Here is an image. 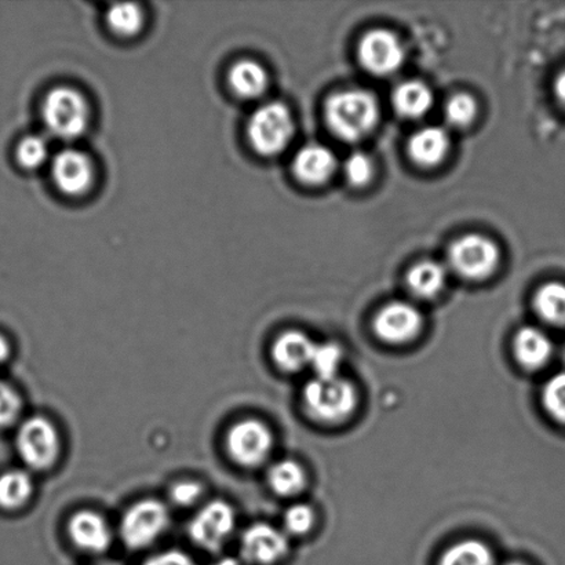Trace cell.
Segmentation results:
<instances>
[{"mask_svg": "<svg viewBox=\"0 0 565 565\" xmlns=\"http://www.w3.org/2000/svg\"><path fill=\"white\" fill-rule=\"evenodd\" d=\"M445 116L448 125L457 127V129H465L472 125L478 116V103L469 94L458 93L448 99Z\"/></svg>", "mask_w": 565, "mask_h": 565, "instance_id": "83f0119b", "label": "cell"}, {"mask_svg": "<svg viewBox=\"0 0 565 565\" xmlns=\"http://www.w3.org/2000/svg\"><path fill=\"white\" fill-rule=\"evenodd\" d=\"M380 119L379 102L370 92L349 88L338 92L326 104V120L332 135L358 142L375 129Z\"/></svg>", "mask_w": 565, "mask_h": 565, "instance_id": "6da1fadb", "label": "cell"}, {"mask_svg": "<svg viewBox=\"0 0 565 565\" xmlns=\"http://www.w3.org/2000/svg\"><path fill=\"white\" fill-rule=\"evenodd\" d=\"M169 525L168 507L162 501L147 498L127 509L120 522V536L129 550L141 551L153 545Z\"/></svg>", "mask_w": 565, "mask_h": 565, "instance_id": "5b68a950", "label": "cell"}, {"mask_svg": "<svg viewBox=\"0 0 565 565\" xmlns=\"http://www.w3.org/2000/svg\"><path fill=\"white\" fill-rule=\"evenodd\" d=\"M439 565H495V558L484 542L467 540L448 547Z\"/></svg>", "mask_w": 565, "mask_h": 565, "instance_id": "d4e9b609", "label": "cell"}, {"mask_svg": "<svg viewBox=\"0 0 565 565\" xmlns=\"http://www.w3.org/2000/svg\"><path fill=\"white\" fill-rule=\"evenodd\" d=\"M513 348L519 363L529 370L545 365L553 351L550 337L535 327H523L519 330L514 337Z\"/></svg>", "mask_w": 565, "mask_h": 565, "instance_id": "ac0fdd59", "label": "cell"}, {"mask_svg": "<svg viewBox=\"0 0 565 565\" xmlns=\"http://www.w3.org/2000/svg\"><path fill=\"white\" fill-rule=\"evenodd\" d=\"M358 54L363 68L375 76L395 74L406 60V50L401 39L386 30L365 33L359 43Z\"/></svg>", "mask_w": 565, "mask_h": 565, "instance_id": "30bf717a", "label": "cell"}, {"mask_svg": "<svg viewBox=\"0 0 565 565\" xmlns=\"http://www.w3.org/2000/svg\"><path fill=\"white\" fill-rule=\"evenodd\" d=\"M33 483L31 476L22 470H10L0 476V508L17 511L31 501Z\"/></svg>", "mask_w": 565, "mask_h": 565, "instance_id": "7402d4cb", "label": "cell"}, {"mask_svg": "<svg viewBox=\"0 0 565 565\" xmlns=\"http://www.w3.org/2000/svg\"><path fill=\"white\" fill-rule=\"evenodd\" d=\"M22 461L33 470H49L57 463L61 436L52 420L32 417L21 425L15 439Z\"/></svg>", "mask_w": 565, "mask_h": 565, "instance_id": "52a82bcc", "label": "cell"}, {"mask_svg": "<svg viewBox=\"0 0 565 565\" xmlns=\"http://www.w3.org/2000/svg\"><path fill=\"white\" fill-rule=\"evenodd\" d=\"M501 253L495 242L483 235L459 237L448 250V263L461 278L483 280L500 267Z\"/></svg>", "mask_w": 565, "mask_h": 565, "instance_id": "ba28073f", "label": "cell"}, {"mask_svg": "<svg viewBox=\"0 0 565 565\" xmlns=\"http://www.w3.org/2000/svg\"><path fill=\"white\" fill-rule=\"evenodd\" d=\"M213 565H245V563L236 561L234 557H223L215 562Z\"/></svg>", "mask_w": 565, "mask_h": 565, "instance_id": "74e56055", "label": "cell"}, {"mask_svg": "<svg viewBox=\"0 0 565 565\" xmlns=\"http://www.w3.org/2000/svg\"><path fill=\"white\" fill-rule=\"evenodd\" d=\"M447 269L437 262H420L408 270V290L420 299H434L445 290Z\"/></svg>", "mask_w": 565, "mask_h": 565, "instance_id": "44dd1931", "label": "cell"}, {"mask_svg": "<svg viewBox=\"0 0 565 565\" xmlns=\"http://www.w3.org/2000/svg\"><path fill=\"white\" fill-rule=\"evenodd\" d=\"M534 307L547 323L565 326V285L552 281L540 287L535 292Z\"/></svg>", "mask_w": 565, "mask_h": 565, "instance_id": "cb8c5ba5", "label": "cell"}, {"mask_svg": "<svg viewBox=\"0 0 565 565\" xmlns=\"http://www.w3.org/2000/svg\"><path fill=\"white\" fill-rule=\"evenodd\" d=\"M228 81L236 96L253 99L267 92L269 77L262 64L253 60H241L232 65Z\"/></svg>", "mask_w": 565, "mask_h": 565, "instance_id": "ffe728a7", "label": "cell"}, {"mask_svg": "<svg viewBox=\"0 0 565 565\" xmlns=\"http://www.w3.org/2000/svg\"><path fill=\"white\" fill-rule=\"evenodd\" d=\"M294 174L303 184L319 186L331 180L337 170V158L331 149L321 143H308L294 158Z\"/></svg>", "mask_w": 565, "mask_h": 565, "instance_id": "9a60e30c", "label": "cell"}, {"mask_svg": "<svg viewBox=\"0 0 565 565\" xmlns=\"http://www.w3.org/2000/svg\"><path fill=\"white\" fill-rule=\"evenodd\" d=\"M107 24L121 36H135L143 25V13L136 3L114 4L107 11Z\"/></svg>", "mask_w": 565, "mask_h": 565, "instance_id": "484cf974", "label": "cell"}, {"mask_svg": "<svg viewBox=\"0 0 565 565\" xmlns=\"http://www.w3.org/2000/svg\"><path fill=\"white\" fill-rule=\"evenodd\" d=\"M555 96L558 104L565 109V70L557 75L555 81Z\"/></svg>", "mask_w": 565, "mask_h": 565, "instance_id": "d590c367", "label": "cell"}, {"mask_svg": "<svg viewBox=\"0 0 565 565\" xmlns=\"http://www.w3.org/2000/svg\"><path fill=\"white\" fill-rule=\"evenodd\" d=\"M423 323V315L414 305L395 301L385 305L375 316L374 330L382 341L404 343L419 334Z\"/></svg>", "mask_w": 565, "mask_h": 565, "instance_id": "7c38bea8", "label": "cell"}, {"mask_svg": "<svg viewBox=\"0 0 565 565\" xmlns=\"http://www.w3.org/2000/svg\"><path fill=\"white\" fill-rule=\"evenodd\" d=\"M52 174L61 192L70 196H79L93 185L94 166L85 152L66 148L55 154Z\"/></svg>", "mask_w": 565, "mask_h": 565, "instance_id": "4fadbf2b", "label": "cell"}, {"mask_svg": "<svg viewBox=\"0 0 565 565\" xmlns=\"http://www.w3.org/2000/svg\"><path fill=\"white\" fill-rule=\"evenodd\" d=\"M274 441L273 430L267 424L256 418H246L231 426L225 437V447L237 467L253 469L267 461Z\"/></svg>", "mask_w": 565, "mask_h": 565, "instance_id": "8992f818", "label": "cell"}, {"mask_svg": "<svg viewBox=\"0 0 565 565\" xmlns=\"http://www.w3.org/2000/svg\"><path fill=\"white\" fill-rule=\"evenodd\" d=\"M505 565H527V564L520 563V562H511V563H508Z\"/></svg>", "mask_w": 565, "mask_h": 565, "instance_id": "ab89813d", "label": "cell"}, {"mask_svg": "<svg viewBox=\"0 0 565 565\" xmlns=\"http://www.w3.org/2000/svg\"><path fill=\"white\" fill-rule=\"evenodd\" d=\"M341 360L342 351L337 343H316L309 365L315 370L318 379H334V376H338Z\"/></svg>", "mask_w": 565, "mask_h": 565, "instance_id": "4316f807", "label": "cell"}, {"mask_svg": "<svg viewBox=\"0 0 565 565\" xmlns=\"http://www.w3.org/2000/svg\"><path fill=\"white\" fill-rule=\"evenodd\" d=\"M268 483L275 494L280 497L297 495L307 484V476H305L301 465L291 459L279 461L269 469Z\"/></svg>", "mask_w": 565, "mask_h": 565, "instance_id": "603a6c76", "label": "cell"}, {"mask_svg": "<svg viewBox=\"0 0 565 565\" xmlns=\"http://www.w3.org/2000/svg\"><path fill=\"white\" fill-rule=\"evenodd\" d=\"M296 125L290 109L281 103H268L254 110L247 124V137L262 157H276L290 146Z\"/></svg>", "mask_w": 565, "mask_h": 565, "instance_id": "277c9868", "label": "cell"}, {"mask_svg": "<svg viewBox=\"0 0 565 565\" xmlns=\"http://www.w3.org/2000/svg\"><path fill=\"white\" fill-rule=\"evenodd\" d=\"M68 536L77 550L99 555L113 545V530L102 514L94 511H81L71 518Z\"/></svg>", "mask_w": 565, "mask_h": 565, "instance_id": "5bb4252c", "label": "cell"}, {"mask_svg": "<svg viewBox=\"0 0 565 565\" xmlns=\"http://www.w3.org/2000/svg\"><path fill=\"white\" fill-rule=\"evenodd\" d=\"M243 561L253 565H274L288 552L286 533L267 523L250 525L242 535Z\"/></svg>", "mask_w": 565, "mask_h": 565, "instance_id": "8fae6325", "label": "cell"}, {"mask_svg": "<svg viewBox=\"0 0 565 565\" xmlns=\"http://www.w3.org/2000/svg\"><path fill=\"white\" fill-rule=\"evenodd\" d=\"M203 497V487L198 481L182 480L170 489V500L179 508H190Z\"/></svg>", "mask_w": 565, "mask_h": 565, "instance_id": "836d02e7", "label": "cell"}, {"mask_svg": "<svg viewBox=\"0 0 565 565\" xmlns=\"http://www.w3.org/2000/svg\"><path fill=\"white\" fill-rule=\"evenodd\" d=\"M544 404L553 418L565 424V373L556 374L546 382Z\"/></svg>", "mask_w": 565, "mask_h": 565, "instance_id": "4dcf8cb0", "label": "cell"}, {"mask_svg": "<svg viewBox=\"0 0 565 565\" xmlns=\"http://www.w3.org/2000/svg\"><path fill=\"white\" fill-rule=\"evenodd\" d=\"M142 565H196L190 555L182 551L170 550L157 553Z\"/></svg>", "mask_w": 565, "mask_h": 565, "instance_id": "e575fe53", "label": "cell"}, {"mask_svg": "<svg viewBox=\"0 0 565 565\" xmlns=\"http://www.w3.org/2000/svg\"><path fill=\"white\" fill-rule=\"evenodd\" d=\"M450 136L437 126L424 127L409 138L408 153L419 168H436L447 158L450 151Z\"/></svg>", "mask_w": 565, "mask_h": 565, "instance_id": "2e32d148", "label": "cell"}, {"mask_svg": "<svg viewBox=\"0 0 565 565\" xmlns=\"http://www.w3.org/2000/svg\"><path fill=\"white\" fill-rule=\"evenodd\" d=\"M316 343L302 331L282 332L274 342L273 359L276 365L287 373L308 367Z\"/></svg>", "mask_w": 565, "mask_h": 565, "instance_id": "e0dca14e", "label": "cell"}, {"mask_svg": "<svg viewBox=\"0 0 565 565\" xmlns=\"http://www.w3.org/2000/svg\"><path fill=\"white\" fill-rule=\"evenodd\" d=\"M236 527L235 509L225 501H212L190 523L193 544L207 552L223 550Z\"/></svg>", "mask_w": 565, "mask_h": 565, "instance_id": "9c48e42d", "label": "cell"}, {"mask_svg": "<svg viewBox=\"0 0 565 565\" xmlns=\"http://www.w3.org/2000/svg\"><path fill=\"white\" fill-rule=\"evenodd\" d=\"M303 404L308 413L321 423L334 424L351 417L356 408V390L351 382L334 379H313L305 386Z\"/></svg>", "mask_w": 565, "mask_h": 565, "instance_id": "3957f363", "label": "cell"}, {"mask_svg": "<svg viewBox=\"0 0 565 565\" xmlns=\"http://www.w3.org/2000/svg\"><path fill=\"white\" fill-rule=\"evenodd\" d=\"M42 115L44 125L53 136L75 140L88 127L90 107L81 92L74 87L60 86L46 94Z\"/></svg>", "mask_w": 565, "mask_h": 565, "instance_id": "7a4b0ae2", "label": "cell"}, {"mask_svg": "<svg viewBox=\"0 0 565 565\" xmlns=\"http://www.w3.org/2000/svg\"><path fill=\"white\" fill-rule=\"evenodd\" d=\"M315 522V513L312 508L305 503H297L287 509L282 524H285V533L290 535H303L312 529Z\"/></svg>", "mask_w": 565, "mask_h": 565, "instance_id": "1f68e13d", "label": "cell"}, {"mask_svg": "<svg viewBox=\"0 0 565 565\" xmlns=\"http://www.w3.org/2000/svg\"><path fill=\"white\" fill-rule=\"evenodd\" d=\"M393 107L406 119H419L429 113L434 105V93L419 81H407L393 92Z\"/></svg>", "mask_w": 565, "mask_h": 565, "instance_id": "d6986e66", "label": "cell"}, {"mask_svg": "<svg viewBox=\"0 0 565 565\" xmlns=\"http://www.w3.org/2000/svg\"><path fill=\"white\" fill-rule=\"evenodd\" d=\"M17 162L21 168L35 170L46 162L49 158V146L44 138L28 136L19 143L15 151Z\"/></svg>", "mask_w": 565, "mask_h": 565, "instance_id": "f1b7e54d", "label": "cell"}, {"mask_svg": "<svg viewBox=\"0 0 565 565\" xmlns=\"http://www.w3.org/2000/svg\"><path fill=\"white\" fill-rule=\"evenodd\" d=\"M96 565H120V564L114 563V562H104V563H99V564H96Z\"/></svg>", "mask_w": 565, "mask_h": 565, "instance_id": "f35d334b", "label": "cell"}, {"mask_svg": "<svg viewBox=\"0 0 565 565\" xmlns=\"http://www.w3.org/2000/svg\"><path fill=\"white\" fill-rule=\"evenodd\" d=\"M10 356V345L8 340L0 334V364H3Z\"/></svg>", "mask_w": 565, "mask_h": 565, "instance_id": "8d00e7d4", "label": "cell"}, {"mask_svg": "<svg viewBox=\"0 0 565 565\" xmlns=\"http://www.w3.org/2000/svg\"><path fill=\"white\" fill-rule=\"evenodd\" d=\"M22 402L13 387L0 381V428L13 425L19 419Z\"/></svg>", "mask_w": 565, "mask_h": 565, "instance_id": "d6a6232c", "label": "cell"}, {"mask_svg": "<svg viewBox=\"0 0 565 565\" xmlns=\"http://www.w3.org/2000/svg\"><path fill=\"white\" fill-rule=\"evenodd\" d=\"M347 180L351 182L353 186L362 188L369 185L374 179L375 166L373 159L364 152H353L349 154L345 160Z\"/></svg>", "mask_w": 565, "mask_h": 565, "instance_id": "f546056e", "label": "cell"}]
</instances>
